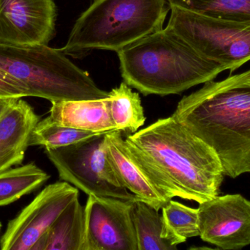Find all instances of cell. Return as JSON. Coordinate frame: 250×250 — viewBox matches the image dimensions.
<instances>
[{
	"label": "cell",
	"instance_id": "cell-1",
	"mask_svg": "<svg viewBox=\"0 0 250 250\" xmlns=\"http://www.w3.org/2000/svg\"><path fill=\"white\" fill-rule=\"evenodd\" d=\"M132 158L160 193L202 204L219 195L224 178L216 153L172 116L125 139Z\"/></svg>",
	"mask_w": 250,
	"mask_h": 250
},
{
	"label": "cell",
	"instance_id": "cell-2",
	"mask_svg": "<svg viewBox=\"0 0 250 250\" xmlns=\"http://www.w3.org/2000/svg\"><path fill=\"white\" fill-rule=\"evenodd\" d=\"M171 116L212 148L224 175L250 173V69L206 82L184 97Z\"/></svg>",
	"mask_w": 250,
	"mask_h": 250
},
{
	"label": "cell",
	"instance_id": "cell-3",
	"mask_svg": "<svg viewBox=\"0 0 250 250\" xmlns=\"http://www.w3.org/2000/svg\"><path fill=\"white\" fill-rule=\"evenodd\" d=\"M117 54L125 83L144 95L179 94L226 70L201 56L168 26Z\"/></svg>",
	"mask_w": 250,
	"mask_h": 250
},
{
	"label": "cell",
	"instance_id": "cell-4",
	"mask_svg": "<svg viewBox=\"0 0 250 250\" xmlns=\"http://www.w3.org/2000/svg\"><path fill=\"white\" fill-rule=\"evenodd\" d=\"M167 0H95L75 23L62 51L79 56L92 49L119 51L163 28Z\"/></svg>",
	"mask_w": 250,
	"mask_h": 250
},
{
	"label": "cell",
	"instance_id": "cell-5",
	"mask_svg": "<svg viewBox=\"0 0 250 250\" xmlns=\"http://www.w3.org/2000/svg\"><path fill=\"white\" fill-rule=\"evenodd\" d=\"M0 70L23 85L29 96L51 102L104 99L109 95L62 49L44 44L0 43Z\"/></svg>",
	"mask_w": 250,
	"mask_h": 250
},
{
	"label": "cell",
	"instance_id": "cell-6",
	"mask_svg": "<svg viewBox=\"0 0 250 250\" xmlns=\"http://www.w3.org/2000/svg\"><path fill=\"white\" fill-rule=\"evenodd\" d=\"M167 26L201 56L236 70L250 60V22L211 17L170 7Z\"/></svg>",
	"mask_w": 250,
	"mask_h": 250
},
{
	"label": "cell",
	"instance_id": "cell-7",
	"mask_svg": "<svg viewBox=\"0 0 250 250\" xmlns=\"http://www.w3.org/2000/svg\"><path fill=\"white\" fill-rule=\"evenodd\" d=\"M106 134L67 146L44 148L45 155L57 168L60 179L87 195L138 201L122 184L108 159L105 143Z\"/></svg>",
	"mask_w": 250,
	"mask_h": 250
},
{
	"label": "cell",
	"instance_id": "cell-8",
	"mask_svg": "<svg viewBox=\"0 0 250 250\" xmlns=\"http://www.w3.org/2000/svg\"><path fill=\"white\" fill-rule=\"evenodd\" d=\"M79 196L66 182L48 185L7 225L0 239L1 250H33L67 205Z\"/></svg>",
	"mask_w": 250,
	"mask_h": 250
},
{
	"label": "cell",
	"instance_id": "cell-9",
	"mask_svg": "<svg viewBox=\"0 0 250 250\" xmlns=\"http://www.w3.org/2000/svg\"><path fill=\"white\" fill-rule=\"evenodd\" d=\"M133 202L89 195L84 207L83 250H138Z\"/></svg>",
	"mask_w": 250,
	"mask_h": 250
},
{
	"label": "cell",
	"instance_id": "cell-10",
	"mask_svg": "<svg viewBox=\"0 0 250 250\" xmlns=\"http://www.w3.org/2000/svg\"><path fill=\"white\" fill-rule=\"evenodd\" d=\"M199 236L220 249L241 250L250 245V201L242 195H217L199 204Z\"/></svg>",
	"mask_w": 250,
	"mask_h": 250
},
{
	"label": "cell",
	"instance_id": "cell-11",
	"mask_svg": "<svg viewBox=\"0 0 250 250\" xmlns=\"http://www.w3.org/2000/svg\"><path fill=\"white\" fill-rule=\"evenodd\" d=\"M56 19L54 0H0V43L48 45Z\"/></svg>",
	"mask_w": 250,
	"mask_h": 250
},
{
	"label": "cell",
	"instance_id": "cell-12",
	"mask_svg": "<svg viewBox=\"0 0 250 250\" xmlns=\"http://www.w3.org/2000/svg\"><path fill=\"white\" fill-rule=\"evenodd\" d=\"M39 116L19 98L0 115V173L21 164Z\"/></svg>",
	"mask_w": 250,
	"mask_h": 250
},
{
	"label": "cell",
	"instance_id": "cell-13",
	"mask_svg": "<svg viewBox=\"0 0 250 250\" xmlns=\"http://www.w3.org/2000/svg\"><path fill=\"white\" fill-rule=\"evenodd\" d=\"M108 159L122 184L139 201L160 211L168 202L160 193L139 164L132 158L122 132L114 130L105 135Z\"/></svg>",
	"mask_w": 250,
	"mask_h": 250
},
{
	"label": "cell",
	"instance_id": "cell-14",
	"mask_svg": "<svg viewBox=\"0 0 250 250\" xmlns=\"http://www.w3.org/2000/svg\"><path fill=\"white\" fill-rule=\"evenodd\" d=\"M47 120L60 126L89 132L117 130L111 120L108 98L51 102Z\"/></svg>",
	"mask_w": 250,
	"mask_h": 250
},
{
	"label": "cell",
	"instance_id": "cell-15",
	"mask_svg": "<svg viewBox=\"0 0 250 250\" xmlns=\"http://www.w3.org/2000/svg\"><path fill=\"white\" fill-rule=\"evenodd\" d=\"M132 214L138 250H175L186 242L167 227L159 211L144 201H134Z\"/></svg>",
	"mask_w": 250,
	"mask_h": 250
},
{
	"label": "cell",
	"instance_id": "cell-16",
	"mask_svg": "<svg viewBox=\"0 0 250 250\" xmlns=\"http://www.w3.org/2000/svg\"><path fill=\"white\" fill-rule=\"evenodd\" d=\"M84 208L76 197L59 216L33 250H83Z\"/></svg>",
	"mask_w": 250,
	"mask_h": 250
},
{
	"label": "cell",
	"instance_id": "cell-17",
	"mask_svg": "<svg viewBox=\"0 0 250 250\" xmlns=\"http://www.w3.org/2000/svg\"><path fill=\"white\" fill-rule=\"evenodd\" d=\"M108 100L111 120L117 130L132 135L144 126L146 117L139 94L125 82L109 92Z\"/></svg>",
	"mask_w": 250,
	"mask_h": 250
},
{
	"label": "cell",
	"instance_id": "cell-18",
	"mask_svg": "<svg viewBox=\"0 0 250 250\" xmlns=\"http://www.w3.org/2000/svg\"><path fill=\"white\" fill-rule=\"evenodd\" d=\"M50 176L32 162L0 173V206L9 205L42 186Z\"/></svg>",
	"mask_w": 250,
	"mask_h": 250
},
{
	"label": "cell",
	"instance_id": "cell-19",
	"mask_svg": "<svg viewBox=\"0 0 250 250\" xmlns=\"http://www.w3.org/2000/svg\"><path fill=\"white\" fill-rule=\"evenodd\" d=\"M170 7H177L200 14L250 22V0H167Z\"/></svg>",
	"mask_w": 250,
	"mask_h": 250
},
{
	"label": "cell",
	"instance_id": "cell-20",
	"mask_svg": "<svg viewBox=\"0 0 250 250\" xmlns=\"http://www.w3.org/2000/svg\"><path fill=\"white\" fill-rule=\"evenodd\" d=\"M113 131V130H112ZM111 132H95L80 130L51 123L46 118L40 120L32 131L29 146L57 148L84 140L92 136Z\"/></svg>",
	"mask_w": 250,
	"mask_h": 250
},
{
	"label": "cell",
	"instance_id": "cell-21",
	"mask_svg": "<svg viewBox=\"0 0 250 250\" xmlns=\"http://www.w3.org/2000/svg\"><path fill=\"white\" fill-rule=\"evenodd\" d=\"M162 215L167 227L184 240L199 236L198 208H190L171 199L162 208Z\"/></svg>",
	"mask_w": 250,
	"mask_h": 250
},
{
	"label": "cell",
	"instance_id": "cell-22",
	"mask_svg": "<svg viewBox=\"0 0 250 250\" xmlns=\"http://www.w3.org/2000/svg\"><path fill=\"white\" fill-rule=\"evenodd\" d=\"M28 96L29 93L23 85L0 70V98H22Z\"/></svg>",
	"mask_w": 250,
	"mask_h": 250
},
{
	"label": "cell",
	"instance_id": "cell-23",
	"mask_svg": "<svg viewBox=\"0 0 250 250\" xmlns=\"http://www.w3.org/2000/svg\"><path fill=\"white\" fill-rule=\"evenodd\" d=\"M19 98H0V115L2 114L3 112L9 107L11 105L13 102L16 101Z\"/></svg>",
	"mask_w": 250,
	"mask_h": 250
},
{
	"label": "cell",
	"instance_id": "cell-24",
	"mask_svg": "<svg viewBox=\"0 0 250 250\" xmlns=\"http://www.w3.org/2000/svg\"><path fill=\"white\" fill-rule=\"evenodd\" d=\"M1 223H0V230H1Z\"/></svg>",
	"mask_w": 250,
	"mask_h": 250
}]
</instances>
